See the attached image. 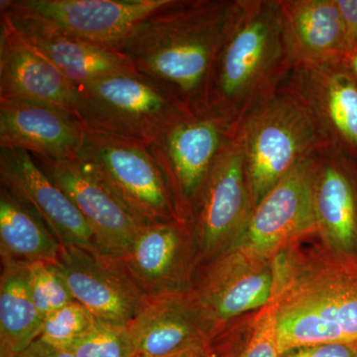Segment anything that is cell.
I'll use <instances>...</instances> for the list:
<instances>
[{"label":"cell","mask_w":357,"mask_h":357,"mask_svg":"<svg viewBox=\"0 0 357 357\" xmlns=\"http://www.w3.org/2000/svg\"><path fill=\"white\" fill-rule=\"evenodd\" d=\"M206 357H208V356H206Z\"/></svg>","instance_id":"cell-34"},{"label":"cell","mask_w":357,"mask_h":357,"mask_svg":"<svg viewBox=\"0 0 357 357\" xmlns=\"http://www.w3.org/2000/svg\"><path fill=\"white\" fill-rule=\"evenodd\" d=\"M0 182L62 246L98 249L88 222L66 192L23 150L0 149Z\"/></svg>","instance_id":"cell-11"},{"label":"cell","mask_w":357,"mask_h":357,"mask_svg":"<svg viewBox=\"0 0 357 357\" xmlns=\"http://www.w3.org/2000/svg\"><path fill=\"white\" fill-rule=\"evenodd\" d=\"M349 54L357 52V0H337Z\"/></svg>","instance_id":"cell-30"},{"label":"cell","mask_w":357,"mask_h":357,"mask_svg":"<svg viewBox=\"0 0 357 357\" xmlns=\"http://www.w3.org/2000/svg\"><path fill=\"white\" fill-rule=\"evenodd\" d=\"M349 66H351L352 74H354L357 79V52H354V53L349 54Z\"/></svg>","instance_id":"cell-33"},{"label":"cell","mask_w":357,"mask_h":357,"mask_svg":"<svg viewBox=\"0 0 357 357\" xmlns=\"http://www.w3.org/2000/svg\"><path fill=\"white\" fill-rule=\"evenodd\" d=\"M77 160L145 225L180 220L149 145L86 128Z\"/></svg>","instance_id":"cell-5"},{"label":"cell","mask_w":357,"mask_h":357,"mask_svg":"<svg viewBox=\"0 0 357 357\" xmlns=\"http://www.w3.org/2000/svg\"><path fill=\"white\" fill-rule=\"evenodd\" d=\"M7 16L23 39L75 86L116 73L135 70L126 56L114 48L65 36Z\"/></svg>","instance_id":"cell-19"},{"label":"cell","mask_w":357,"mask_h":357,"mask_svg":"<svg viewBox=\"0 0 357 357\" xmlns=\"http://www.w3.org/2000/svg\"><path fill=\"white\" fill-rule=\"evenodd\" d=\"M245 159L238 138L229 137L199 197L196 237L202 255L211 257L236 234L248 206Z\"/></svg>","instance_id":"cell-15"},{"label":"cell","mask_w":357,"mask_h":357,"mask_svg":"<svg viewBox=\"0 0 357 357\" xmlns=\"http://www.w3.org/2000/svg\"><path fill=\"white\" fill-rule=\"evenodd\" d=\"M249 191L257 204L318 143L314 116L299 100L277 96L253 112L237 135Z\"/></svg>","instance_id":"cell-6"},{"label":"cell","mask_w":357,"mask_h":357,"mask_svg":"<svg viewBox=\"0 0 357 357\" xmlns=\"http://www.w3.org/2000/svg\"><path fill=\"white\" fill-rule=\"evenodd\" d=\"M275 301L256 324L255 331L237 357H280Z\"/></svg>","instance_id":"cell-28"},{"label":"cell","mask_w":357,"mask_h":357,"mask_svg":"<svg viewBox=\"0 0 357 357\" xmlns=\"http://www.w3.org/2000/svg\"><path fill=\"white\" fill-rule=\"evenodd\" d=\"M274 277L268 269L234 276L217 267L204 284L198 298L206 321H227L243 312L264 306L273 295Z\"/></svg>","instance_id":"cell-22"},{"label":"cell","mask_w":357,"mask_h":357,"mask_svg":"<svg viewBox=\"0 0 357 357\" xmlns=\"http://www.w3.org/2000/svg\"><path fill=\"white\" fill-rule=\"evenodd\" d=\"M333 64L314 66L311 75L312 96L317 109L333 130L357 148V84Z\"/></svg>","instance_id":"cell-24"},{"label":"cell","mask_w":357,"mask_h":357,"mask_svg":"<svg viewBox=\"0 0 357 357\" xmlns=\"http://www.w3.org/2000/svg\"><path fill=\"white\" fill-rule=\"evenodd\" d=\"M286 53L279 1L234 2L206 84V110L229 124Z\"/></svg>","instance_id":"cell-2"},{"label":"cell","mask_w":357,"mask_h":357,"mask_svg":"<svg viewBox=\"0 0 357 357\" xmlns=\"http://www.w3.org/2000/svg\"><path fill=\"white\" fill-rule=\"evenodd\" d=\"M62 245L32 211L13 195L0 189L1 263L55 264Z\"/></svg>","instance_id":"cell-21"},{"label":"cell","mask_w":357,"mask_h":357,"mask_svg":"<svg viewBox=\"0 0 357 357\" xmlns=\"http://www.w3.org/2000/svg\"><path fill=\"white\" fill-rule=\"evenodd\" d=\"M77 88V114L86 128L147 145L189 110L165 86L136 70Z\"/></svg>","instance_id":"cell-4"},{"label":"cell","mask_w":357,"mask_h":357,"mask_svg":"<svg viewBox=\"0 0 357 357\" xmlns=\"http://www.w3.org/2000/svg\"><path fill=\"white\" fill-rule=\"evenodd\" d=\"M280 357H357V349L340 344H314L290 349Z\"/></svg>","instance_id":"cell-29"},{"label":"cell","mask_w":357,"mask_h":357,"mask_svg":"<svg viewBox=\"0 0 357 357\" xmlns=\"http://www.w3.org/2000/svg\"><path fill=\"white\" fill-rule=\"evenodd\" d=\"M96 318L81 304L73 301L44 319L40 340L59 349L69 351Z\"/></svg>","instance_id":"cell-26"},{"label":"cell","mask_w":357,"mask_h":357,"mask_svg":"<svg viewBox=\"0 0 357 357\" xmlns=\"http://www.w3.org/2000/svg\"><path fill=\"white\" fill-rule=\"evenodd\" d=\"M169 0H1L0 13L117 50Z\"/></svg>","instance_id":"cell-7"},{"label":"cell","mask_w":357,"mask_h":357,"mask_svg":"<svg viewBox=\"0 0 357 357\" xmlns=\"http://www.w3.org/2000/svg\"><path fill=\"white\" fill-rule=\"evenodd\" d=\"M274 301L281 354L323 344L357 349V256L301 275Z\"/></svg>","instance_id":"cell-3"},{"label":"cell","mask_w":357,"mask_h":357,"mask_svg":"<svg viewBox=\"0 0 357 357\" xmlns=\"http://www.w3.org/2000/svg\"><path fill=\"white\" fill-rule=\"evenodd\" d=\"M279 6L291 57L314 67L349 55L337 0H289Z\"/></svg>","instance_id":"cell-17"},{"label":"cell","mask_w":357,"mask_h":357,"mask_svg":"<svg viewBox=\"0 0 357 357\" xmlns=\"http://www.w3.org/2000/svg\"><path fill=\"white\" fill-rule=\"evenodd\" d=\"M69 351L75 357H131L132 347L128 326L96 319Z\"/></svg>","instance_id":"cell-25"},{"label":"cell","mask_w":357,"mask_h":357,"mask_svg":"<svg viewBox=\"0 0 357 357\" xmlns=\"http://www.w3.org/2000/svg\"><path fill=\"white\" fill-rule=\"evenodd\" d=\"M185 236L181 220L145 225L119 258L146 297L183 291Z\"/></svg>","instance_id":"cell-18"},{"label":"cell","mask_w":357,"mask_h":357,"mask_svg":"<svg viewBox=\"0 0 357 357\" xmlns=\"http://www.w3.org/2000/svg\"><path fill=\"white\" fill-rule=\"evenodd\" d=\"M314 208L318 227L342 253L357 245V202L347 174L333 164L316 171Z\"/></svg>","instance_id":"cell-23"},{"label":"cell","mask_w":357,"mask_h":357,"mask_svg":"<svg viewBox=\"0 0 357 357\" xmlns=\"http://www.w3.org/2000/svg\"><path fill=\"white\" fill-rule=\"evenodd\" d=\"M0 100L50 103L77 114L79 91L0 13Z\"/></svg>","instance_id":"cell-16"},{"label":"cell","mask_w":357,"mask_h":357,"mask_svg":"<svg viewBox=\"0 0 357 357\" xmlns=\"http://www.w3.org/2000/svg\"><path fill=\"white\" fill-rule=\"evenodd\" d=\"M33 301L42 318L73 302L72 295L55 265L34 262L27 265Z\"/></svg>","instance_id":"cell-27"},{"label":"cell","mask_w":357,"mask_h":357,"mask_svg":"<svg viewBox=\"0 0 357 357\" xmlns=\"http://www.w3.org/2000/svg\"><path fill=\"white\" fill-rule=\"evenodd\" d=\"M195 296L184 291L148 296L129 324L131 357H167L208 349L210 328Z\"/></svg>","instance_id":"cell-14"},{"label":"cell","mask_w":357,"mask_h":357,"mask_svg":"<svg viewBox=\"0 0 357 357\" xmlns=\"http://www.w3.org/2000/svg\"><path fill=\"white\" fill-rule=\"evenodd\" d=\"M54 265L73 299L98 321L128 326L146 298L119 258L98 249L62 246Z\"/></svg>","instance_id":"cell-9"},{"label":"cell","mask_w":357,"mask_h":357,"mask_svg":"<svg viewBox=\"0 0 357 357\" xmlns=\"http://www.w3.org/2000/svg\"><path fill=\"white\" fill-rule=\"evenodd\" d=\"M0 356L13 357L40 337L44 319L33 301L27 265L1 263Z\"/></svg>","instance_id":"cell-20"},{"label":"cell","mask_w":357,"mask_h":357,"mask_svg":"<svg viewBox=\"0 0 357 357\" xmlns=\"http://www.w3.org/2000/svg\"><path fill=\"white\" fill-rule=\"evenodd\" d=\"M6 357V356H0ZM13 357H75L67 349H59L37 338L29 347Z\"/></svg>","instance_id":"cell-31"},{"label":"cell","mask_w":357,"mask_h":357,"mask_svg":"<svg viewBox=\"0 0 357 357\" xmlns=\"http://www.w3.org/2000/svg\"><path fill=\"white\" fill-rule=\"evenodd\" d=\"M86 126L79 115L50 103L0 100V149L33 156L77 159Z\"/></svg>","instance_id":"cell-13"},{"label":"cell","mask_w":357,"mask_h":357,"mask_svg":"<svg viewBox=\"0 0 357 357\" xmlns=\"http://www.w3.org/2000/svg\"><path fill=\"white\" fill-rule=\"evenodd\" d=\"M167 357H206V352L203 347H192Z\"/></svg>","instance_id":"cell-32"},{"label":"cell","mask_w":357,"mask_h":357,"mask_svg":"<svg viewBox=\"0 0 357 357\" xmlns=\"http://www.w3.org/2000/svg\"><path fill=\"white\" fill-rule=\"evenodd\" d=\"M314 164L301 160L255 206L246 223L243 248L255 255H264L318 227L314 208Z\"/></svg>","instance_id":"cell-12"},{"label":"cell","mask_w":357,"mask_h":357,"mask_svg":"<svg viewBox=\"0 0 357 357\" xmlns=\"http://www.w3.org/2000/svg\"><path fill=\"white\" fill-rule=\"evenodd\" d=\"M231 2L169 0L117 48L136 72L203 112L206 89Z\"/></svg>","instance_id":"cell-1"},{"label":"cell","mask_w":357,"mask_h":357,"mask_svg":"<svg viewBox=\"0 0 357 357\" xmlns=\"http://www.w3.org/2000/svg\"><path fill=\"white\" fill-rule=\"evenodd\" d=\"M229 124L215 114L187 110L149 145L178 217L198 204L213 165L229 136Z\"/></svg>","instance_id":"cell-8"},{"label":"cell","mask_w":357,"mask_h":357,"mask_svg":"<svg viewBox=\"0 0 357 357\" xmlns=\"http://www.w3.org/2000/svg\"><path fill=\"white\" fill-rule=\"evenodd\" d=\"M33 157L77 206L93 231L98 250L116 258L126 255L147 225L115 198L79 160Z\"/></svg>","instance_id":"cell-10"}]
</instances>
